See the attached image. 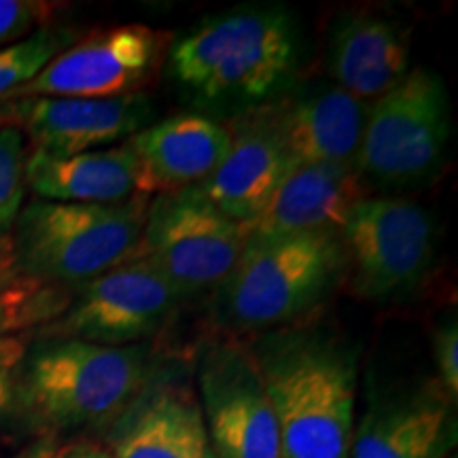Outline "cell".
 Returning <instances> with one entry per match:
<instances>
[{
	"mask_svg": "<svg viewBox=\"0 0 458 458\" xmlns=\"http://www.w3.org/2000/svg\"><path fill=\"white\" fill-rule=\"evenodd\" d=\"M165 34L123 24L89 34L55 55L34 81L11 98L113 100L139 94L162 60Z\"/></svg>",
	"mask_w": 458,
	"mask_h": 458,
	"instance_id": "cell-12",
	"label": "cell"
},
{
	"mask_svg": "<svg viewBox=\"0 0 458 458\" xmlns=\"http://www.w3.org/2000/svg\"><path fill=\"white\" fill-rule=\"evenodd\" d=\"M450 136L452 108L444 79L431 68H411L369 106L354 168L380 189L420 187L444 168Z\"/></svg>",
	"mask_w": 458,
	"mask_h": 458,
	"instance_id": "cell-6",
	"label": "cell"
},
{
	"mask_svg": "<svg viewBox=\"0 0 458 458\" xmlns=\"http://www.w3.org/2000/svg\"><path fill=\"white\" fill-rule=\"evenodd\" d=\"M32 331L0 337V431L20 420V376Z\"/></svg>",
	"mask_w": 458,
	"mask_h": 458,
	"instance_id": "cell-24",
	"label": "cell"
},
{
	"mask_svg": "<svg viewBox=\"0 0 458 458\" xmlns=\"http://www.w3.org/2000/svg\"><path fill=\"white\" fill-rule=\"evenodd\" d=\"M153 105L134 94L113 100L28 98L0 100V128L20 130L32 142V151L54 157L105 148L130 140L151 125Z\"/></svg>",
	"mask_w": 458,
	"mask_h": 458,
	"instance_id": "cell-13",
	"label": "cell"
},
{
	"mask_svg": "<svg viewBox=\"0 0 458 458\" xmlns=\"http://www.w3.org/2000/svg\"><path fill=\"white\" fill-rule=\"evenodd\" d=\"M140 159L147 196L199 185L221 164L229 130L208 114L181 113L147 125L130 139Z\"/></svg>",
	"mask_w": 458,
	"mask_h": 458,
	"instance_id": "cell-19",
	"label": "cell"
},
{
	"mask_svg": "<svg viewBox=\"0 0 458 458\" xmlns=\"http://www.w3.org/2000/svg\"><path fill=\"white\" fill-rule=\"evenodd\" d=\"M26 187L38 199L68 204H119L147 196L140 159L130 140L68 157L32 151Z\"/></svg>",
	"mask_w": 458,
	"mask_h": 458,
	"instance_id": "cell-20",
	"label": "cell"
},
{
	"mask_svg": "<svg viewBox=\"0 0 458 458\" xmlns=\"http://www.w3.org/2000/svg\"><path fill=\"white\" fill-rule=\"evenodd\" d=\"M456 401L437 380L371 393L354 420L348 458H450Z\"/></svg>",
	"mask_w": 458,
	"mask_h": 458,
	"instance_id": "cell-14",
	"label": "cell"
},
{
	"mask_svg": "<svg viewBox=\"0 0 458 458\" xmlns=\"http://www.w3.org/2000/svg\"><path fill=\"white\" fill-rule=\"evenodd\" d=\"M344 278L346 259L337 233L246 232L236 263L215 289L210 314L233 334H263L300 323Z\"/></svg>",
	"mask_w": 458,
	"mask_h": 458,
	"instance_id": "cell-3",
	"label": "cell"
},
{
	"mask_svg": "<svg viewBox=\"0 0 458 458\" xmlns=\"http://www.w3.org/2000/svg\"><path fill=\"white\" fill-rule=\"evenodd\" d=\"M450 458H456V456H450Z\"/></svg>",
	"mask_w": 458,
	"mask_h": 458,
	"instance_id": "cell-29",
	"label": "cell"
},
{
	"mask_svg": "<svg viewBox=\"0 0 458 458\" xmlns=\"http://www.w3.org/2000/svg\"><path fill=\"white\" fill-rule=\"evenodd\" d=\"M193 380L216 458H283L276 416L249 344L206 342L193 360Z\"/></svg>",
	"mask_w": 458,
	"mask_h": 458,
	"instance_id": "cell-9",
	"label": "cell"
},
{
	"mask_svg": "<svg viewBox=\"0 0 458 458\" xmlns=\"http://www.w3.org/2000/svg\"><path fill=\"white\" fill-rule=\"evenodd\" d=\"M365 196V181L348 164H295L274 191L250 233H337Z\"/></svg>",
	"mask_w": 458,
	"mask_h": 458,
	"instance_id": "cell-17",
	"label": "cell"
},
{
	"mask_svg": "<svg viewBox=\"0 0 458 458\" xmlns=\"http://www.w3.org/2000/svg\"><path fill=\"white\" fill-rule=\"evenodd\" d=\"M71 297L68 286L15 276L0 286V337L45 327L66 310Z\"/></svg>",
	"mask_w": 458,
	"mask_h": 458,
	"instance_id": "cell-21",
	"label": "cell"
},
{
	"mask_svg": "<svg viewBox=\"0 0 458 458\" xmlns=\"http://www.w3.org/2000/svg\"><path fill=\"white\" fill-rule=\"evenodd\" d=\"M77 34L66 28H38L30 37L0 47V100L15 96L41 74L45 66L71 47Z\"/></svg>",
	"mask_w": 458,
	"mask_h": 458,
	"instance_id": "cell-22",
	"label": "cell"
},
{
	"mask_svg": "<svg viewBox=\"0 0 458 458\" xmlns=\"http://www.w3.org/2000/svg\"><path fill=\"white\" fill-rule=\"evenodd\" d=\"M369 106L334 83H310L276 102L291 165H354Z\"/></svg>",
	"mask_w": 458,
	"mask_h": 458,
	"instance_id": "cell-16",
	"label": "cell"
},
{
	"mask_svg": "<svg viewBox=\"0 0 458 458\" xmlns=\"http://www.w3.org/2000/svg\"><path fill=\"white\" fill-rule=\"evenodd\" d=\"M113 458H216L182 359H156L139 391L105 431Z\"/></svg>",
	"mask_w": 458,
	"mask_h": 458,
	"instance_id": "cell-11",
	"label": "cell"
},
{
	"mask_svg": "<svg viewBox=\"0 0 458 458\" xmlns=\"http://www.w3.org/2000/svg\"><path fill=\"white\" fill-rule=\"evenodd\" d=\"M26 139L20 130L0 128V244L9 242L26 198Z\"/></svg>",
	"mask_w": 458,
	"mask_h": 458,
	"instance_id": "cell-23",
	"label": "cell"
},
{
	"mask_svg": "<svg viewBox=\"0 0 458 458\" xmlns=\"http://www.w3.org/2000/svg\"><path fill=\"white\" fill-rule=\"evenodd\" d=\"M182 297L136 255L77 286L66 310L43 327V337H71L102 346H136L157 335Z\"/></svg>",
	"mask_w": 458,
	"mask_h": 458,
	"instance_id": "cell-10",
	"label": "cell"
},
{
	"mask_svg": "<svg viewBox=\"0 0 458 458\" xmlns=\"http://www.w3.org/2000/svg\"><path fill=\"white\" fill-rule=\"evenodd\" d=\"M276 416L283 458H348L359 351L331 327L291 323L249 344Z\"/></svg>",
	"mask_w": 458,
	"mask_h": 458,
	"instance_id": "cell-1",
	"label": "cell"
},
{
	"mask_svg": "<svg viewBox=\"0 0 458 458\" xmlns=\"http://www.w3.org/2000/svg\"><path fill=\"white\" fill-rule=\"evenodd\" d=\"M300 55L293 15L280 4L208 17L172 43L170 77L206 106L266 105L291 81Z\"/></svg>",
	"mask_w": 458,
	"mask_h": 458,
	"instance_id": "cell-2",
	"label": "cell"
},
{
	"mask_svg": "<svg viewBox=\"0 0 458 458\" xmlns=\"http://www.w3.org/2000/svg\"><path fill=\"white\" fill-rule=\"evenodd\" d=\"M221 164L199 189L221 213L249 227L263 213L291 168L280 134L276 102L246 108L233 119Z\"/></svg>",
	"mask_w": 458,
	"mask_h": 458,
	"instance_id": "cell-15",
	"label": "cell"
},
{
	"mask_svg": "<svg viewBox=\"0 0 458 458\" xmlns=\"http://www.w3.org/2000/svg\"><path fill=\"white\" fill-rule=\"evenodd\" d=\"M148 196L119 204H68L32 199L11 233L20 276L81 286L139 255Z\"/></svg>",
	"mask_w": 458,
	"mask_h": 458,
	"instance_id": "cell-5",
	"label": "cell"
},
{
	"mask_svg": "<svg viewBox=\"0 0 458 458\" xmlns=\"http://www.w3.org/2000/svg\"><path fill=\"white\" fill-rule=\"evenodd\" d=\"M45 458H113L102 444L89 442V439H79V442H71L55 452H51Z\"/></svg>",
	"mask_w": 458,
	"mask_h": 458,
	"instance_id": "cell-27",
	"label": "cell"
},
{
	"mask_svg": "<svg viewBox=\"0 0 458 458\" xmlns=\"http://www.w3.org/2000/svg\"><path fill=\"white\" fill-rule=\"evenodd\" d=\"M15 276H20V274L15 272L13 257H11V240H9V242L0 244V286H4Z\"/></svg>",
	"mask_w": 458,
	"mask_h": 458,
	"instance_id": "cell-28",
	"label": "cell"
},
{
	"mask_svg": "<svg viewBox=\"0 0 458 458\" xmlns=\"http://www.w3.org/2000/svg\"><path fill=\"white\" fill-rule=\"evenodd\" d=\"M246 227L204 196L199 185L157 193L147 206L139 255L181 297L216 289L236 263Z\"/></svg>",
	"mask_w": 458,
	"mask_h": 458,
	"instance_id": "cell-8",
	"label": "cell"
},
{
	"mask_svg": "<svg viewBox=\"0 0 458 458\" xmlns=\"http://www.w3.org/2000/svg\"><path fill=\"white\" fill-rule=\"evenodd\" d=\"M435 232L431 213L411 199H360L340 232L354 293L376 303L414 293L433 267Z\"/></svg>",
	"mask_w": 458,
	"mask_h": 458,
	"instance_id": "cell-7",
	"label": "cell"
},
{
	"mask_svg": "<svg viewBox=\"0 0 458 458\" xmlns=\"http://www.w3.org/2000/svg\"><path fill=\"white\" fill-rule=\"evenodd\" d=\"M136 346H102L71 337L30 342L20 376V422L37 433L105 428L134 397L153 365Z\"/></svg>",
	"mask_w": 458,
	"mask_h": 458,
	"instance_id": "cell-4",
	"label": "cell"
},
{
	"mask_svg": "<svg viewBox=\"0 0 458 458\" xmlns=\"http://www.w3.org/2000/svg\"><path fill=\"white\" fill-rule=\"evenodd\" d=\"M334 85L359 100H377L411 71V43L397 21L374 13H346L327 43Z\"/></svg>",
	"mask_w": 458,
	"mask_h": 458,
	"instance_id": "cell-18",
	"label": "cell"
},
{
	"mask_svg": "<svg viewBox=\"0 0 458 458\" xmlns=\"http://www.w3.org/2000/svg\"><path fill=\"white\" fill-rule=\"evenodd\" d=\"M435 363L439 371V385L450 394V399L458 397V327L456 317L444 318L435 327L433 334Z\"/></svg>",
	"mask_w": 458,
	"mask_h": 458,
	"instance_id": "cell-26",
	"label": "cell"
},
{
	"mask_svg": "<svg viewBox=\"0 0 458 458\" xmlns=\"http://www.w3.org/2000/svg\"><path fill=\"white\" fill-rule=\"evenodd\" d=\"M55 7L49 3L32 0H0V47L30 37L54 13Z\"/></svg>",
	"mask_w": 458,
	"mask_h": 458,
	"instance_id": "cell-25",
	"label": "cell"
}]
</instances>
